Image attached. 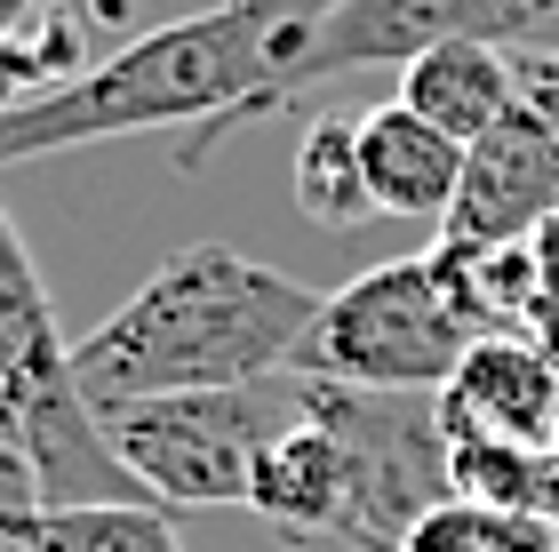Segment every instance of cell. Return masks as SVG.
<instances>
[{"instance_id":"cell-1","label":"cell","mask_w":559,"mask_h":552,"mask_svg":"<svg viewBox=\"0 0 559 552\" xmlns=\"http://www.w3.org/2000/svg\"><path fill=\"white\" fill-rule=\"evenodd\" d=\"M328 9L336 0H216V9H192L176 24H152L129 48L0 113V168L144 129H192L176 144V168H200L224 129L288 105L280 81Z\"/></svg>"},{"instance_id":"cell-2","label":"cell","mask_w":559,"mask_h":552,"mask_svg":"<svg viewBox=\"0 0 559 552\" xmlns=\"http://www.w3.org/2000/svg\"><path fill=\"white\" fill-rule=\"evenodd\" d=\"M320 305L328 296L288 281V272L240 257L224 240H192L72 344V385L96 416H112L152 392L288 376Z\"/></svg>"},{"instance_id":"cell-3","label":"cell","mask_w":559,"mask_h":552,"mask_svg":"<svg viewBox=\"0 0 559 552\" xmlns=\"http://www.w3.org/2000/svg\"><path fill=\"white\" fill-rule=\"evenodd\" d=\"M0 392L16 409L9 472L24 481V505H152L72 385V337L57 329V305L9 209H0Z\"/></svg>"},{"instance_id":"cell-4","label":"cell","mask_w":559,"mask_h":552,"mask_svg":"<svg viewBox=\"0 0 559 552\" xmlns=\"http://www.w3.org/2000/svg\"><path fill=\"white\" fill-rule=\"evenodd\" d=\"M479 344V320L464 313L440 257H392L360 281L328 289V305L304 337L288 376L320 385H360V392H440L464 353Z\"/></svg>"},{"instance_id":"cell-5","label":"cell","mask_w":559,"mask_h":552,"mask_svg":"<svg viewBox=\"0 0 559 552\" xmlns=\"http://www.w3.org/2000/svg\"><path fill=\"white\" fill-rule=\"evenodd\" d=\"M296 416H304V376H257V385H209V392H152L96 424L152 505L200 513V505H248L257 457Z\"/></svg>"},{"instance_id":"cell-6","label":"cell","mask_w":559,"mask_h":552,"mask_svg":"<svg viewBox=\"0 0 559 552\" xmlns=\"http://www.w3.org/2000/svg\"><path fill=\"white\" fill-rule=\"evenodd\" d=\"M304 409H312L352 457L344 544L400 552L416 537V520L455 496L440 392H360V385H320V376H304Z\"/></svg>"},{"instance_id":"cell-7","label":"cell","mask_w":559,"mask_h":552,"mask_svg":"<svg viewBox=\"0 0 559 552\" xmlns=\"http://www.w3.org/2000/svg\"><path fill=\"white\" fill-rule=\"evenodd\" d=\"M559 33V0H336L320 33L304 40L280 96H304L336 72L368 64H416L440 40H496V48H544Z\"/></svg>"},{"instance_id":"cell-8","label":"cell","mask_w":559,"mask_h":552,"mask_svg":"<svg viewBox=\"0 0 559 552\" xmlns=\"http://www.w3.org/2000/svg\"><path fill=\"white\" fill-rule=\"evenodd\" d=\"M440 224V248H527L559 224V137L527 96L503 129H488L464 153V185Z\"/></svg>"},{"instance_id":"cell-9","label":"cell","mask_w":559,"mask_h":552,"mask_svg":"<svg viewBox=\"0 0 559 552\" xmlns=\"http://www.w3.org/2000/svg\"><path fill=\"white\" fill-rule=\"evenodd\" d=\"M440 424L448 441H512V448H551L559 441V361L544 344L512 337H479L464 368L440 385Z\"/></svg>"},{"instance_id":"cell-10","label":"cell","mask_w":559,"mask_h":552,"mask_svg":"<svg viewBox=\"0 0 559 552\" xmlns=\"http://www.w3.org/2000/svg\"><path fill=\"white\" fill-rule=\"evenodd\" d=\"M248 513H264L280 537L296 544H320V537H344L352 520V457L328 424L304 409L288 433H280L264 457H257V481H248Z\"/></svg>"},{"instance_id":"cell-11","label":"cell","mask_w":559,"mask_h":552,"mask_svg":"<svg viewBox=\"0 0 559 552\" xmlns=\"http://www.w3.org/2000/svg\"><path fill=\"white\" fill-rule=\"evenodd\" d=\"M400 105L424 113L440 137H455L472 153L488 129L520 113V64L496 40H440L416 64H400Z\"/></svg>"},{"instance_id":"cell-12","label":"cell","mask_w":559,"mask_h":552,"mask_svg":"<svg viewBox=\"0 0 559 552\" xmlns=\"http://www.w3.org/2000/svg\"><path fill=\"white\" fill-rule=\"evenodd\" d=\"M360 168L376 216H448L455 185H464V144L392 96V105L360 113Z\"/></svg>"},{"instance_id":"cell-13","label":"cell","mask_w":559,"mask_h":552,"mask_svg":"<svg viewBox=\"0 0 559 552\" xmlns=\"http://www.w3.org/2000/svg\"><path fill=\"white\" fill-rule=\"evenodd\" d=\"M0 520L40 552H185L160 505H24V496H0Z\"/></svg>"},{"instance_id":"cell-14","label":"cell","mask_w":559,"mask_h":552,"mask_svg":"<svg viewBox=\"0 0 559 552\" xmlns=\"http://www.w3.org/2000/svg\"><path fill=\"white\" fill-rule=\"evenodd\" d=\"M296 209L328 224V233H352L360 216H376V200H368V168H360V120H344V113H320L312 129H304L296 144Z\"/></svg>"},{"instance_id":"cell-15","label":"cell","mask_w":559,"mask_h":552,"mask_svg":"<svg viewBox=\"0 0 559 552\" xmlns=\"http://www.w3.org/2000/svg\"><path fill=\"white\" fill-rule=\"evenodd\" d=\"M400 552H559V520L496 513V505H472V496H448L440 513L416 520V537Z\"/></svg>"},{"instance_id":"cell-16","label":"cell","mask_w":559,"mask_h":552,"mask_svg":"<svg viewBox=\"0 0 559 552\" xmlns=\"http://www.w3.org/2000/svg\"><path fill=\"white\" fill-rule=\"evenodd\" d=\"M512 64H520V96L544 113V129L559 137V48H520Z\"/></svg>"},{"instance_id":"cell-17","label":"cell","mask_w":559,"mask_h":552,"mask_svg":"<svg viewBox=\"0 0 559 552\" xmlns=\"http://www.w3.org/2000/svg\"><path fill=\"white\" fill-rule=\"evenodd\" d=\"M0 552H40V544H33V537H16L9 520H0Z\"/></svg>"}]
</instances>
